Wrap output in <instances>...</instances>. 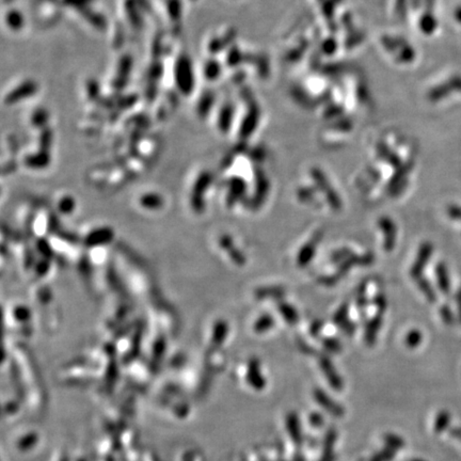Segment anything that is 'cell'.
<instances>
[{"label": "cell", "mask_w": 461, "mask_h": 461, "mask_svg": "<svg viewBox=\"0 0 461 461\" xmlns=\"http://www.w3.org/2000/svg\"><path fill=\"white\" fill-rule=\"evenodd\" d=\"M374 302H375V304L377 306L378 310H379V312L380 313H382L386 311V295H384V294H378V295L375 296V299H374Z\"/></svg>", "instance_id": "9a60e30c"}, {"label": "cell", "mask_w": 461, "mask_h": 461, "mask_svg": "<svg viewBox=\"0 0 461 461\" xmlns=\"http://www.w3.org/2000/svg\"><path fill=\"white\" fill-rule=\"evenodd\" d=\"M256 194H254L253 198V202H252V208H258L262 206V204L264 203L266 200L267 194L269 192V180L266 176V174L258 169L256 174Z\"/></svg>", "instance_id": "5b68a950"}, {"label": "cell", "mask_w": 461, "mask_h": 461, "mask_svg": "<svg viewBox=\"0 0 461 461\" xmlns=\"http://www.w3.org/2000/svg\"><path fill=\"white\" fill-rule=\"evenodd\" d=\"M418 336H420V334H418V332H411L410 334L408 336V338H407V343H408V344L416 343L414 340H416L418 338Z\"/></svg>", "instance_id": "e0dca14e"}, {"label": "cell", "mask_w": 461, "mask_h": 461, "mask_svg": "<svg viewBox=\"0 0 461 461\" xmlns=\"http://www.w3.org/2000/svg\"><path fill=\"white\" fill-rule=\"evenodd\" d=\"M436 280H438L439 288L443 294H448L450 292V278H448V269L445 267L444 264L440 263L438 266H436Z\"/></svg>", "instance_id": "52a82bcc"}, {"label": "cell", "mask_w": 461, "mask_h": 461, "mask_svg": "<svg viewBox=\"0 0 461 461\" xmlns=\"http://www.w3.org/2000/svg\"><path fill=\"white\" fill-rule=\"evenodd\" d=\"M285 288L281 286H264L256 290V297L260 300L267 299V298H274V299H282L285 296Z\"/></svg>", "instance_id": "8992f818"}, {"label": "cell", "mask_w": 461, "mask_h": 461, "mask_svg": "<svg viewBox=\"0 0 461 461\" xmlns=\"http://www.w3.org/2000/svg\"><path fill=\"white\" fill-rule=\"evenodd\" d=\"M274 322V318L272 316L268 315V314L263 315L258 320V322L256 324V329L258 331H266V330H268V329H270L272 327Z\"/></svg>", "instance_id": "4fadbf2b"}, {"label": "cell", "mask_w": 461, "mask_h": 461, "mask_svg": "<svg viewBox=\"0 0 461 461\" xmlns=\"http://www.w3.org/2000/svg\"><path fill=\"white\" fill-rule=\"evenodd\" d=\"M316 189L312 187H301L297 190V198L301 202H311L314 198Z\"/></svg>", "instance_id": "7c38bea8"}, {"label": "cell", "mask_w": 461, "mask_h": 461, "mask_svg": "<svg viewBox=\"0 0 461 461\" xmlns=\"http://www.w3.org/2000/svg\"><path fill=\"white\" fill-rule=\"evenodd\" d=\"M324 237V232L322 230H317V232L314 233L311 240H310L306 244L302 246V248L298 252L297 256V266L300 268H304L306 267L310 262H311L315 256L316 250H317V246L320 244Z\"/></svg>", "instance_id": "7a4b0ae2"}, {"label": "cell", "mask_w": 461, "mask_h": 461, "mask_svg": "<svg viewBox=\"0 0 461 461\" xmlns=\"http://www.w3.org/2000/svg\"><path fill=\"white\" fill-rule=\"evenodd\" d=\"M381 326V317L376 316L368 322L366 331H365V338L368 342V343H372V342L375 340V336H377V332Z\"/></svg>", "instance_id": "30bf717a"}, {"label": "cell", "mask_w": 461, "mask_h": 461, "mask_svg": "<svg viewBox=\"0 0 461 461\" xmlns=\"http://www.w3.org/2000/svg\"><path fill=\"white\" fill-rule=\"evenodd\" d=\"M434 247L430 242H425L420 247L418 256L410 269V276L414 280H418L420 276H422V272L432 258Z\"/></svg>", "instance_id": "3957f363"}, {"label": "cell", "mask_w": 461, "mask_h": 461, "mask_svg": "<svg viewBox=\"0 0 461 461\" xmlns=\"http://www.w3.org/2000/svg\"><path fill=\"white\" fill-rule=\"evenodd\" d=\"M378 226L384 236V250L386 252L393 251L397 237V228L394 221L388 217H381L378 221Z\"/></svg>", "instance_id": "277c9868"}, {"label": "cell", "mask_w": 461, "mask_h": 461, "mask_svg": "<svg viewBox=\"0 0 461 461\" xmlns=\"http://www.w3.org/2000/svg\"><path fill=\"white\" fill-rule=\"evenodd\" d=\"M448 212L450 214V217L457 219V220H461V208H458V206H455V205L450 206V208H448Z\"/></svg>", "instance_id": "2e32d148"}, {"label": "cell", "mask_w": 461, "mask_h": 461, "mask_svg": "<svg viewBox=\"0 0 461 461\" xmlns=\"http://www.w3.org/2000/svg\"><path fill=\"white\" fill-rule=\"evenodd\" d=\"M347 315H348V306L345 304L343 306H340V308L338 310L334 316H333V320H334L336 324L343 326L344 322L347 318Z\"/></svg>", "instance_id": "5bb4252c"}, {"label": "cell", "mask_w": 461, "mask_h": 461, "mask_svg": "<svg viewBox=\"0 0 461 461\" xmlns=\"http://www.w3.org/2000/svg\"><path fill=\"white\" fill-rule=\"evenodd\" d=\"M278 310H279V312L283 315V317H284L286 322H290V324L297 322L298 313L295 310V308H294L292 306H290V304H286V302L281 301V302H279V304H278Z\"/></svg>", "instance_id": "ba28073f"}, {"label": "cell", "mask_w": 461, "mask_h": 461, "mask_svg": "<svg viewBox=\"0 0 461 461\" xmlns=\"http://www.w3.org/2000/svg\"><path fill=\"white\" fill-rule=\"evenodd\" d=\"M416 283H418V286L420 288V292H423V295L427 298L429 302H434L436 300V295L432 288V286L425 279V278L420 276L416 280Z\"/></svg>", "instance_id": "9c48e42d"}, {"label": "cell", "mask_w": 461, "mask_h": 461, "mask_svg": "<svg viewBox=\"0 0 461 461\" xmlns=\"http://www.w3.org/2000/svg\"><path fill=\"white\" fill-rule=\"evenodd\" d=\"M352 254H354V252L350 249H348V248L338 249V250H336V251H334L332 253L331 262H332V263H334V264H340L343 260H345L346 258H348L349 256H352Z\"/></svg>", "instance_id": "8fae6325"}, {"label": "cell", "mask_w": 461, "mask_h": 461, "mask_svg": "<svg viewBox=\"0 0 461 461\" xmlns=\"http://www.w3.org/2000/svg\"><path fill=\"white\" fill-rule=\"evenodd\" d=\"M311 176L315 182L316 188L326 194V198H327V202L329 203L330 208L334 210H340L343 203H342V200L338 192L331 187L326 174L318 168H313L311 170Z\"/></svg>", "instance_id": "6da1fadb"}]
</instances>
